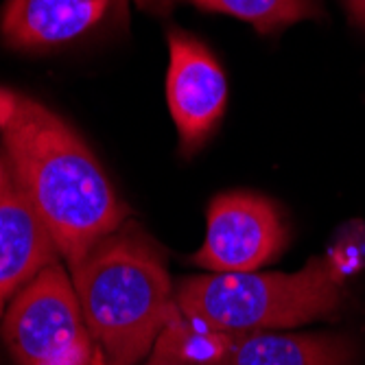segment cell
Returning a JSON list of instances; mask_svg holds the SVG:
<instances>
[{
  "instance_id": "obj_1",
  "label": "cell",
  "mask_w": 365,
  "mask_h": 365,
  "mask_svg": "<svg viewBox=\"0 0 365 365\" xmlns=\"http://www.w3.org/2000/svg\"><path fill=\"white\" fill-rule=\"evenodd\" d=\"M0 138L9 167L73 264L116 232L127 208L77 131L20 92L0 88Z\"/></svg>"
},
{
  "instance_id": "obj_2",
  "label": "cell",
  "mask_w": 365,
  "mask_h": 365,
  "mask_svg": "<svg viewBox=\"0 0 365 365\" xmlns=\"http://www.w3.org/2000/svg\"><path fill=\"white\" fill-rule=\"evenodd\" d=\"M68 274L106 365H138L180 313L160 247L134 225L98 241Z\"/></svg>"
},
{
  "instance_id": "obj_3",
  "label": "cell",
  "mask_w": 365,
  "mask_h": 365,
  "mask_svg": "<svg viewBox=\"0 0 365 365\" xmlns=\"http://www.w3.org/2000/svg\"><path fill=\"white\" fill-rule=\"evenodd\" d=\"M175 302L184 317L221 333H269L335 313L344 302V272L328 256L293 274H204L184 278Z\"/></svg>"
},
{
  "instance_id": "obj_4",
  "label": "cell",
  "mask_w": 365,
  "mask_h": 365,
  "mask_svg": "<svg viewBox=\"0 0 365 365\" xmlns=\"http://www.w3.org/2000/svg\"><path fill=\"white\" fill-rule=\"evenodd\" d=\"M16 365H90L94 341L71 274L59 262L42 269L7 304L0 324Z\"/></svg>"
},
{
  "instance_id": "obj_5",
  "label": "cell",
  "mask_w": 365,
  "mask_h": 365,
  "mask_svg": "<svg viewBox=\"0 0 365 365\" xmlns=\"http://www.w3.org/2000/svg\"><path fill=\"white\" fill-rule=\"evenodd\" d=\"M284 243V223L269 199L225 192L210 202L206 239L192 262L208 274L258 272L280 256Z\"/></svg>"
},
{
  "instance_id": "obj_6",
  "label": "cell",
  "mask_w": 365,
  "mask_h": 365,
  "mask_svg": "<svg viewBox=\"0 0 365 365\" xmlns=\"http://www.w3.org/2000/svg\"><path fill=\"white\" fill-rule=\"evenodd\" d=\"M167 103L186 151H195L212 134L227 106L221 63L210 48L184 31H169Z\"/></svg>"
},
{
  "instance_id": "obj_7",
  "label": "cell",
  "mask_w": 365,
  "mask_h": 365,
  "mask_svg": "<svg viewBox=\"0 0 365 365\" xmlns=\"http://www.w3.org/2000/svg\"><path fill=\"white\" fill-rule=\"evenodd\" d=\"M59 258L40 212L0 160V315L22 287Z\"/></svg>"
},
{
  "instance_id": "obj_8",
  "label": "cell",
  "mask_w": 365,
  "mask_h": 365,
  "mask_svg": "<svg viewBox=\"0 0 365 365\" xmlns=\"http://www.w3.org/2000/svg\"><path fill=\"white\" fill-rule=\"evenodd\" d=\"M127 0H5L0 36L16 51H51L81 40Z\"/></svg>"
},
{
  "instance_id": "obj_9",
  "label": "cell",
  "mask_w": 365,
  "mask_h": 365,
  "mask_svg": "<svg viewBox=\"0 0 365 365\" xmlns=\"http://www.w3.org/2000/svg\"><path fill=\"white\" fill-rule=\"evenodd\" d=\"M354 348L341 335L235 333L217 365H350Z\"/></svg>"
},
{
  "instance_id": "obj_10",
  "label": "cell",
  "mask_w": 365,
  "mask_h": 365,
  "mask_svg": "<svg viewBox=\"0 0 365 365\" xmlns=\"http://www.w3.org/2000/svg\"><path fill=\"white\" fill-rule=\"evenodd\" d=\"M232 335L178 313L155 339L147 365H217Z\"/></svg>"
},
{
  "instance_id": "obj_11",
  "label": "cell",
  "mask_w": 365,
  "mask_h": 365,
  "mask_svg": "<svg viewBox=\"0 0 365 365\" xmlns=\"http://www.w3.org/2000/svg\"><path fill=\"white\" fill-rule=\"evenodd\" d=\"M204 11L235 16L258 33L282 31L300 20L319 16L317 0H190Z\"/></svg>"
},
{
  "instance_id": "obj_12",
  "label": "cell",
  "mask_w": 365,
  "mask_h": 365,
  "mask_svg": "<svg viewBox=\"0 0 365 365\" xmlns=\"http://www.w3.org/2000/svg\"><path fill=\"white\" fill-rule=\"evenodd\" d=\"M136 5H138L143 11L164 16V14H167V11L175 5V0H136Z\"/></svg>"
},
{
  "instance_id": "obj_13",
  "label": "cell",
  "mask_w": 365,
  "mask_h": 365,
  "mask_svg": "<svg viewBox=\"0 0 365 365\" xmlns=\"http://www.w3.org/2000/svg\"><path fill=\"white\" fill-rule=\"evenodd\" d=\"M346 7H348L350 18L361 29H365V0H346Z\"/></svg>"
}]
</instances>
